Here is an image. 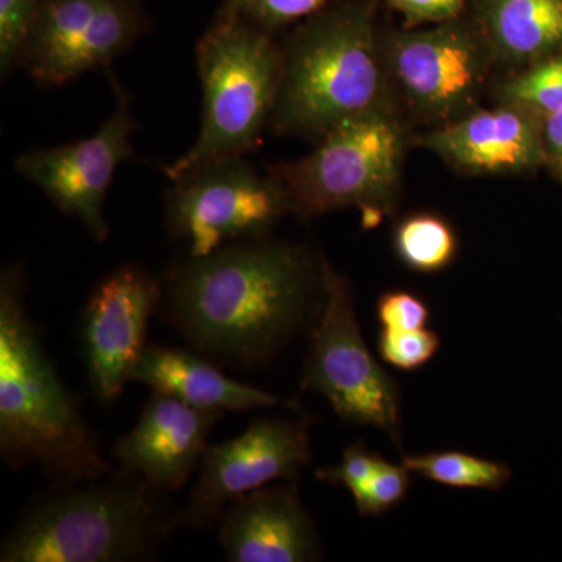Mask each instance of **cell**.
<instances>
[{
	"label": "cell",
	"instance_id": "2",
	"mask_svg": "<svg viewBox=\"0 0 562 562\" xmlns=\"http://www.w3.org/2000/svg\"><path fill=\"white\" fill-rule=\"evenodd\" d=\"M0 457L11 469L38 465L50 486L113 472L29 317L22 265L0 276Z\"/></svg>",
	"mask_w": 562,
	"mask_h": 562
},
{
	"label": "cell",
	"instance_id": "1",
	"mask_svg": "<svg viewBox=\"0 0 562 562\" xmlns=\"http://www.w3.org/2000/svg\"><path fill=\"white\" fill-rule=\"evenodd\" d=\"M324 261L271 236L184 255L161 279V317L216 364L261 368L312 330L324 302Z\"/></svg>",
	"mask_w": 562,
	"mask_h": 562
},
{
	"label": "cell",
	"instance_id": "18",
	"mask_svg": "<svg viewBox=\"0 0 562 562\" xmlns=\"http://www.w3.org/2000/svg\"><path fill=\"white\" fill-rule=\"evenodd\" d=\"M469 7L494 61L531 65L562 52V0H472Z\"/></svg>",
	"mask_w": 562,
	"mask_h": 562
},
{
	"label": "cell",
	"instance_id": "9",
	"mask_svg": "<svg viewBox=\"0 0 562 562\" xmlns=\"http://www.w3.org/2000/svg\"><path fill=\"white\" fill-rule=\"evenodd\" d=\"M382 46L392 85L420 116L443 124L473 111L494 61L475 25L458 20L391 32Z\"/></svg>",
	"mask_w": 562,
	"mask_h": 562
},
{
	"label": "cell",
	"instance_id": "26",
	"mask_svg": "<svg viewBox=\"0 0 562 562\" xmlns=\"http://www.w3.org/2000/svg\"><path fill=\"white\" fill-rule=\"evenodd\" d=\"M430 316L427 303L409 291L384 292L376 303V317L387 330H422Z\"/></svg>",
	"mask_w": 562,
	"mask_h": 562
},
{
	"label": "cell",
	"instance_id": "19",
	"mask_svg": "<svg viewBox=\"0 0 562 562\" xmlns=\"http://www.w3.org/2000/svg\"><path fill=\"white\" fill-rule=\"evenodd\" d=\"M402 464L430 482L460 490L498 491L512 479V469L503 462L464 452L409 454Z\"/></svg>",
	"mask_w": 562,
	"mask_h": 562
},
{
	"label": "cell",
	"instance_id": "10",
	"mask_svg": "<svg viewBox=\"0 0 562 562\" xmlns=\"http://www.w3.org/2000/svg\"><path fill=\"white\" fill-rule=\"evenodd\" d=\"M116 105L109 120L90 138L25 151L14 169L31 181L66 216L74 217L98 243L106 241L110 224L103 214L111 181L122 162L135 160L132 99L111 76Z\"/></svg>",
	"mask_w": 562,
	"mask_h": 562
},
{
	"label": "cell",
	"instance_id": "3",
	"mask_svg": "<svg viewBox=\"0 0 562 562\" xmlns=\"http://www.w3.org/2000/svg\"><path fill=\"white\" fill-rule=\"evenodd\" d=\"M180 528L166 492L120 468L36 497L2 539L0 561H146Z\"/></svg>",
	"mask_w": 562,
	"mask_h": 562
},
{
	"label": "cell",
	"instance_id": "11",
	"mask_svg": "<svg viewBox=\"0 0 562 562\" xmlns=\"http://www.w3.org/2000/svg\"><path fill=\"white\" fill-rule=\"evenodd\" d=\"M138 0H46L22 50L41 87H61L106 68L146 31Z\"/></svg>",
	"mask_w": 562,
	"mask_h": 562
},
{
	"label": "cell",
	"instance_id": "29",
	"mask_svg": "<svg viewBox=\"0 0 562 562\" xmlns=\"http://www.w3.org/2000/svg\"><path fill=\"white\" fill-rule=\"evenodd\" d=\"M541 136L543 165L562 181V113L542 117Z\"/></svg>",
	"mask_w": 562,
	"mask_h": 562
},
{
	"label": "cell",
	"instance_id": "22",
	"mask_svg": "<svg viewBox=\"0 0 562 562\" xmlns=\"http://www.w3.org/2000/svg\"><path fill=\"white\" fill-rule=\"evenodd\" d=\"M333 0H225L220 13L249 22L261 31L273 33L319 13Z\"/></svg>",
	"mask_w": 562,
	"mask_h": 562
},
{
	"label": "cell",
	"instance_id": "28",
	"mask_svg": "<svg viewBox=\"0 0 562 562\" xmlns=\"http://www.w3.org/2000/svg\"><path fill=\"white\" fill-rule=\"evenodd\" d=\"M472 0H386L392 10L405 18L408 27L441 24L458 20Z\"/></svg>",
	"mask_w": 562,
	"mask_h": 562
},
{
	"label": "cell",
	"instance_id": "13",
	"mask_svg": "<svg viewBox=\"0 0 562 562\" xmlns=\"http://www.w3.org/2000/svg\"><path fill=\"white\" fill-rule=\"evenodd\" d=\"M161 295V279L136 262L114 269L91 291L81 313L80 341L91 391L99 401H114L131 383Z\"/></svg>",
	"mask_w": 562,
	"mask_h": 562
},
{
	"label": "cell",
	"instance_id": "24",
	"mask_svg": "<svg viewBox=\"0 0 562 562\" xmlns=\"http://www.w3.org/2000/svg\"><path fill=\"white\" fill-rule=\"evenodd\" d=\"M408 487V469L383 460L376 471L350 494L360 516H380L398 505Z\"/></svg>",
	"mask_w": 562,
	"mask_h": 562
},
{
	"label": "cell",
	"instance_id": "27",
	"mask_svg": "<svg viewBox=\"0 0 562 562\" xmlns=\"http://www.w3.org/2000/svg\"><path fill=\"white\" fill-rule=\"evenodd\" d=\"M383 458L368 450L362 442L353 443L335 465L317 469L316 479L321 482L339 484L350 492L364 483L379 468Z\"/></svg>",
	"mask_w": 562,
	"mask_h": 562
},
{
	"label": "cell",
	"instance_id": "25",
	"mask_svg": "<svg viewBox=\"0 0 562 562\" xmlns=\"http://www.w3.org/2000/svg\"><path fill=\"white\" fill-rule=\"evenodd\" d=\"M441 339L435 331H401L383 328L379 338V351L383 361L401 371H416L438 353Z\"/></svg>",
	"mask_w": 562,
	"mask_h": 562
},
{
	"label": "cell",
	"instance_id": "16",
	"mask_svg": "<svg viewBox=\"0 0 562 562\" xmlns=\"http://www.w3.org/2000/svg\"><path fill=\"white\" fill-rule=\"evenodd\" d=\"M443 161L471 173H525L543 165L541 120L502 103L473 110L416 139Z\"/></svg>",
	"mask_w": 562,
	"mask_h": 562
},
{
	"label": "cell",
	"instance_id": "15",
	"mask_svg": "<svg viewBox=\"0 0 562 562\" xmlns=\"http://www.w3.org/2000/svg\"><path fill=\"white\" fill-rule=\"evenodd\" d=\"M217 524L227 561L306 562L322 558L316 525L294 480L243 495L224 509Z\"/></svg>",
	"mask_w": 562,
	"mask_h": 562
},
{
	"label": "cell",
	"instance_id": "21",
	"mask_svg": "<svg viewBox=\"0 0 562 562\" xmlns=\"http://www.w3.org/2000/svg\"><path fill=\"white\" fill-rule=\"evenodd\" d=\"M498 95L538 120L562 113V52L528 65L502 85Z\"/></svg>",
	"mask_w": 562,
	"mask_h": 562
},
{
	"label": "cell",
	"instance_id": "8",
	"mask_svg": "<svg viewBox=\"0 0 562 562\" xmlns=\"http://www.w3.org/2000/svg\"><path fill=\"white\" fill-rule=\"evenodd\" d=\"M171 183L165 201L166 228L190 257L269 238L291 214L280 181L246 155L206 162Z\"/></svg>",
	"mask_w": 562,
	"mask_h": 562
},
{
	"label": "cell",
	"instance_id": "7",
	"mask_svg": "<svg viewBox=\"0 0 562 562\" xmlns=\"http://www.w3.org/2000/svg\"><path fill=\"white\" fill-rule=\"evenodd\" d=\"M324 281V302L310 330L301 392H316L346 424L376 428L401 447L397 384L366 346L349 281L327 260Z\"/></svg>",
	"mask_w": 562,
	"mask_h": 562
},
{
	"label": "cell",
	"instance_id": "14",
	"mask_svg": "<svg viewBox=\"0 0 562 562\" xmlns=\"http://www.w3.org/2000/svg\"><path fill=\"white\" fill-rule=\"evenodd\" d=\"M224 416L154 392L135 427L114 443L111 454L120 468L158 491H179L199 471L210 432Z\"/></svg>",
	"mask_w": 562,
	"mask_h": 562
},
{
	"label": "cell",
	"instance_id": "4",
	"mask_svg": "<svg viewBox=\"0 0 562 562\" xmlns=\"http://www.w3.org/2000/svg\"><path fill=\"white\" fill-rule=\"evenodd\" d=\"M372 0L331 2L281 46L271 128L319 140L350 117L392 110Z\"/></svg>",
	"mask_w": 562,
	"mask_h": 562
},
{
	"label": "cell",
	"instance_id": "20",
	"mask_svg": "<svg viewBox=\"0 0 562 562\" xmlns=\"http://www.w3.org/2000/svg\"><path fill=\"white\" fill-rule=\"evenodd\" d=\"M398 258L417 272H439L457 257L458 241L449 222L435 214H414L394 233Z\"/></svg>",
	"mask_w": 562,
	"mask_h": 562
},
{
	"label": "cell",
	"instance_id": "17",
	"mask_svg": "<svg viewBox=\"0 0 562 562\" xmlns=\"http://www.w3.org/2000/svg\"><path fill=\"white\" fill-rule=\"evenodd\" d=\"M131 382L209 412L239 413L280 405L295 408L294 403L281 401L271 392L236 382L222 372L220 364L195 350L157 344H147L133 368Z\"/></svg>",
	"mask_w": 562,
	"mask_h": 562
},
{
	"label": "cell",
	"instance_id": "23",
	"mask_svg": "<svg viewBox=\"0 0 562 562\" xmlns=\"http://www.w3.org/2000/svg\"><path fill=\"white\" fill-rule=\"evenodd\" d=\"M46 0H0V72L21 68L22 50Z\"/></svg>",
	"mask_w": 562,
	"mask_h": 562
},
{
	"label": "cell",
	"instance_id": "12",
	"mask_svg": "<svg viewBox=\"0 0 562 562\" xmlns=\"http://www.w3.org/2000/svg\"><path fill=\"white\" fill-rule=\"evenodd\" d=\"M313 460L305 419L261 417L231 439L209 446L198 482L180 512L181 528L213 527L232 502L272 482H290Z\"/></svg>",
	"mask_w": 562,
	"mask_h": 562
},
{
	"label": "cell",
	"instance_id": "6",
	"mask_svg": "<svg viewBox=\"0 0 562 562\" xmlns=\"http://www.w3.org/2000/svg\"><path fill=\"white\" fill-rule=\"evenodd\" d=\"M403 146L394 111H372L336 125L301 160L269 171L283 187L290 213L301 221L344 209L382 213L397 192Z\"/></svg>",
	"mask_w": 562,
	"mask_h": 562
},
{
	"label": "cell",
	"instance_id": "5",
	"mask_svg": "<svg viewBox=\"0 0 562 562\" xmlns=\"http://www.w3.org/2000/svg\"><path fill=\"white\" fill-rule=\"evenodd\" d=\"M202 124L191 149L162 168L169 180L221 158L247 155L271 127L281 46L271 33L217 11L195 44Z\"/></svg>",
	"mask_w": 562,
	"mask_h": 562
}]
</instances>
